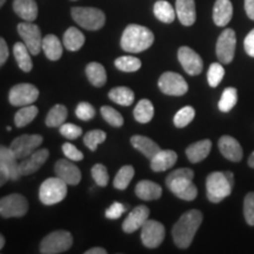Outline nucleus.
Masks as SVG:
<instances>
[{"label": "nucleus", "instance_id": "obj_1", "mask_svg": "<svg viewBox=\"0 0 254 254\" xmlns=\"http://www.w3.org/2000/svg\"><path fill=\"white\" fill-rule=\"evenodd\" d=\"M202 213L199 209H190L179 218L172 228V237L174 244L179 249L185 250L190 246L194 239L196 231L202 222Z\"/></svg>", "mask_w": 254, "mask_h": 254}, {"label": "nucleus", "instance_id": "obj_2", "mask_svg": "<svg viewBox=\"0 0 254 254\" xmlns=\"http://www.w3.org/2000/svg\"><path fill=\"white\" fill-rule=\"evenodd\" d=\"M194 172L190 168H178L166 178L168 190L179 199L192 201L198 195V189L193 184Z\"/></svg>", "mask_w": 254, "mask_h": 254}, {"label": "nucleus", "instance_id": "obj_3", "mask_svg": "<svg viewBox=\"0 0 254 254\" xmlns=\"http://www.w3.org/2000/svg\"><path fill=\"white\" fill-rule=\"evenodd\" d=\"M154 43V34L150 28L141 25L131 24L124 31L120 46L124 51L129 53H140L150 49Z\"/></svg>", "mask_w": 254, "mask_h": 254}, {"label": "nucleus", "instance_id": "obj_4", "mask_svg": "<svg viewBox=\"0 0 254 254\" xmlns=\"http://www.w3.org/2000/svg\"><path fill=\"white\" fill-rule=\"evenodd\" d=\"M234 185L232 172H212L206 178V195L213 204L221 202L231 195Z\"/></svg>", "mask_w": 254, "mask_h": 254}, {"label": "nucleus", "instance_id": "obj_5", "mask_svg": "<svg viewBox=\"0 0 254 254\" xmlns=\"http://www.w3.org/2000/svg\"><path fill=\"white\" fill-rule=\"evenodd\" d=\"M67 195V184L58 177L49 178L40 185L39 199L44 205L51 206L62 202Z\"/></svg>", "mask_w": 254, "mask_h": 254}, {"label": "nucleus", "instance_id": "obj_6", "mask_svg": "<svg viewBox=\"0 0 254 254\" xmlns=\"http://www.w3.org/2000/svg\"><path fill=\"white\" fill-rule=\"evenodd\" d=\"M71 14L75 23L88 31L100 30L106 21L104 12L94 7H73Z\"/></svg>", "mask_w": 254, "mask_h": 254}, {"label": "nucleus", "instance_id": "obj_7", "mask_svg": "<svg viewBox=\"0 0 254 254\" xmlns=\"http://www.w3.org/2000/svg\"><path fill=\"white\" fill-rule=\"evenodd\" d=\"M73 245V237L67 231L59 230L47 234L40 243V253L59 254L68 251Z\"/></svg>", "mask_w": 254, "mask_h": 254}, {"label": "nucleus", "instance_id": "obj_8", "mask_svg": "<svg viewBox=\"0 0 254 254\" xmlns=\"http://www.w3.org/2000/svg\"><path fill=\"white\" fill-rule=\"evenodd\" d=\"M17 155L6 146L0 147V186H4L8 180L17 182L21 177Z\"/></svg>", "mask_w": 254, "mask_h": 254}, {"label": "nucleus", "instance_id": "obj_9", "mask_svg": "<svg viewBox=\"0 0 254 254\" xmlns=\"http://www.w3.org/2000/svg\"><path fill=\"white\" fill-rule=\"evenodd\" d=\"M27 211V199L18 193L6 195L0 200V215L5 219L24 217Z\"/></svg>", "mask_w": 254, "mask_h": 254}, {"label": "nucleus", "instance_id": "obj_10", "mask_svg": "<svg viewBox=\"0 0 254 254\" xmlns=\"http://www.w3.org/2000/svg\"><path fill=\"white\" fill-rule=\"evenodd\" d=\"M159 90L164 94L173 95V97H182L189 91V85L179 73L165 72L158 80Z\"/></svg>", "mask_w": 254, "mask_h": 254}, {"label": "nucleus", "instance_id": "obj_11", "mask_svg": "<svg viewBox=\"0 0 254 254\" xmlns=\"http://www.w3.org/2000/svg\"><path fill=\"white\" fill-rule=\"evenodd\" d=\"M17 30L24 44L30 50L31 55H39L40 51L43 50V38H41L40 28L33 24V21H25V23L18 24Z\"/></svg>", "mask_w": 254, "mask_h": 254}, {"label": "nucleus", "instance_id": "obj_12", "mask_svg": "<svg viewBox=\"0 0 254 254\" xmlns=\"http://www.w3.org/2000/svg\"><path fill=\"white\" fill-rule=\"evenodd\" d=\"M237 46L236 32L232 28H226L221 32L215 45V53L219 62L222 64H230L234 58Z\"/></svg>", "mask_w": 254, "mask_h": 254}, {"label": "nucleus", "instance_id": "obj_13", "mask_svg": "<svg viewBox=\"0 0 254 254\" xmlns=\"http://www.w3.org/2000/svg\"><path fill=\"white\" fill-rule=\"evenodd\" d=\"M39 97V90L32 84H17L9 90L8 100L11 105L17 107L32 105Z\"/></svg>", "mask_w": 254, "mask_h": 254}, {"label": "nucleus", "instance_id": "obj_14", "mask_svg": "<svg viewBox=\"0 0 254 254\" xmlns=\"http://www.w3.org/2000/svg\"><path fill=\"white\" fill-rule=\"evenodd\" d=\"M44 142L43 135L40 134H24L15 138L11 142V148L13 153L17 155L18 159L23 160L31 155L34 151L38 150V147Z\"/></svg>", "mask_w": 254, "mask_h": 254}, {"label": "nucleus", "instance_id": "obj_15", "mask_svg": "<svg viewBox=\"0 0 254 254\" xmlns=\"http://www.w3.org/2000/svg\"><path fill=\"white\" fill-rule=\"evenodd\" d=\"M165 239V227L157 220H147L141 227V241L147 249H157Z\"/></svg>", "mask_w": 254, "mask_h": 254}, {"label": "nucleus", "instance_id": "obj_16", "mask_svg": "<svg viewBox=\"0 0 254 254\" xmlns=\"http://www.w3.org/2000/svg\"><path fill=\"white\" fill-rule=\"evenodd\" d=\"M178 60L182 64L187 74L198 75L202 72L204 63H202L201 57L190 47L183 46L178 50Z\"/></svg>", "mask_w": 254, "mask_h": 254}, {"label": "nucleus", "instance_id": "obj_17", "mask_svg": "<svg viewBox=\"0 0 254 254\" xmlns=\"http://www.w3.org/2000/svg\"><path fill=\"white\" fill-rule=\"evenodd\" d=\"M72 161V160H71ZM71 161L66 159H60L55 165V173L56 176L63 179L67 185L75 186L80 183L81 180V172L80 170L72 164Z\"/></svg>", "mask_w": 254, "mask_h": 254}, {"label": "nucleus", "instance_id": "obj_18", "mask_svg": "<svg viewBox=\"0 0 254 254\" xmlns=\"http://www.w3.org/2000/svg\"><path fill=\"white\" fill-rule=\"evenodd\" d=\"M148 215H150V208L147 206H136L123 222V231L125 233H133V232L141 230L145 222L148 220Z\"/></svg>", "mask_w": 254, "mask_h": 254}, {"label": "nucleus", "instance_id": "obj_19", "mask_svg": "<svg viewBox=\"0 0 254 254\" xmlns=\"http://www.w3.org/2000/svg\"><path fill=\"white\" fill-rule=\"evenodd\" d=\"M50 157V152L46 148H40V150L34 151L31 155L21 160L19 164V170H20L21 176H30L37 172L39 168L46 163Z\"/></svg>", "mask_w": 254, "mask_h": 254}, {"label": "nucleus", "instance_id": "obj_20", "mask_svg": "<svg viewBox=\"0 0 254 254\" xmlns=\"http://www.w3.org/2000/svg\"><path fill=\"white\" fill-rule=\"evenodd\" d=\"M219 151L227 160L233 163H239L243 159L244 152L240 142L231 135H222L218 141Z\"/></svg>", "mask_w": 254, "mask_h": 254}, {"label": "nucleus", "instance_id": "obj_21", "mask_svg": "<svg viewBox=\"0 0 254 254\" xmlns=\"http://www.w3.org/2000/svg\"><path fill=\"white\" fill-rule=\"evenodd\" d=\"M177 17L184 26H192L195 23V2L194 0H177L176 1Z\"/></svg>", "mask_w": 254, "mask_h": 254}, {"label": "nucleus", "instance_id": "obj_22", "mask_svg": "<svg viewBox=\"0 0 254 254\" xmlns=\"http://www.w3.org/2000/svg\"><path fill=\"white\" fill-rule=\"evenodd\" d=\"M178 154L171 150H160L151 159V168L154 172H165L177 163Z\"/></svg>", "mask_w": 254, "mask_h": 254}, {"label": "nucleus", "instance_id": "obj_23", "mask_svg": "<svg viewBox=\"0 0 254 254\" xmlns=\"http://www.w3.org/2000/svg\"><path fill=\"white\" fill-rule=\"evenodd\" d=\"M233 17V5L230 0H217L213 7V21L217 26L224 27Z\"/></svg>", "mask_w": 254, "mask_h": 254}, {"label": "nucleus", "instance_id": "obj_24", "mask_svg": "<svg viewBox=\"0 0 254 254\" xmlns=\"http://www.w3.org/2000/svg\"><path fill=\"white\" fill-rule=\"evenodd\" d=\"M135 194L139 199L145 200V201H151V200H157L163 194V189L151 180H141L136 184Z\"/></svg>", "mask_w": 254, "mask_h": 254}, {"label": "nucleus", "instance_id": "obj_25", "mask_svg": "<svg viewBox=\"0 0 254 254\" xmlns=\"http://www.w3.org/2000/svg\"><path fill=\"white\" fill-rule=\"evenodd\" d=\"M211 148L212 142L209 139H204V140L196 141L186 148V157L190 163H200V161L205 160V159L207 158L209 152H211Z\"/></svg>", "mask_w": 254, "mask_h": 254}, {"label": "nucleus", "instance_id": "obj_26", "mask_svg": "<svg viewBox=\"0 0 254 254\" xmlns=\"http://www.w3.org/2000/svg\"><path fill=\"white\" fill-rule=\"evenodd\" d=\"M13 11L24 21H34L38 17V5L34 0H14Z\"/></svg>", "mask_w": 254, "mask_h": 254}, {"label": "nucleus", "instance_id": "obj_27", "mask_svg": "<svg viewBox=\"0 0 254 254\" xmlns=\"http://www.w3.org/2000/svg\"><path fill=\"white\" fill-rule=\"evenodd\" d=\"M131 144L135 150L141 152L150 160L160 151V146L145 135H133L131 138Z\"/></svg>", "mask_w": 254, "mask_h": 254}, {"label": "nucleus", "instance_id": "obj_28", "mask_svg": "<svg viewBox=\"0 0 254 254\" xmlns=\"http://www.w3.org/2000/svg\"><path fill=\"white\" fill-rule=\"evenodd\" d=\"M43 51L51 62H57L63 56V45L55 34H47L43 39Z\"/></svg>", "mask_w": 254, "mask_h": 254}, {"label": "nucleus", "instance_id": "obj_29", "mask_svg": "<svg viewBox=\"0 0 254 254\" xmlns=\"http://www.w3.org/2000/svg\"><path fill=\"white\" fill-rule=\"evenodd\" d=\"M63 43L66 50L71 51V52H75V51L80 50L84 46L85 36L77 27H69L64 33Z\"/></svg>", "mask_w": 254, "mask_h": 254}, {"label": "nucleus", "instance_id": "obj_30", "mask_svg": "<svg viewBox=\"0 0 254 254\" xmlns=\"http://www.w3.org/2000/svg\"><path fill=\"white\" fill-rule=\"evenodd\" d=\"M13 55L17 60L19 68L24 72H30L33 67V63L31 59V52L24 43H15L13 46Z\"/></svg>", "mask_w": 254, "mask_h": 254}, {"label": "nucleus", "instance_id": "obj_31", "mask_svg": "<svg viewBox=\"0 0 254 254\" xmlns=\"http://www.w3.org/2000/svg\"><path fill=\"white\" fill-rule=\"evenodd\" d=\"M86 75L88 80L95 87H103L107 81L106 69L99 63H90L86 66Z\"/></svg>", "mask_w": 254, "mask_h": 254}, {"label": "nucleus", "instance_id": "obj_32", "mask_svg": "<svg viewBox=\"0 0 254 254\" xmlns=\"http://www.w3.org/2000/svg\"><path fill=\"white\" fill-rule=\"evenodd\" d=\"M153 12L155 18L165 24L173 23L177 15V12H174L173 6L166 1V0H159V1L155 2Z\"/></svg>", "mask_w": 254, "mask_h": 254}, {"label": "nucleus", "instance_id": "obj_33", "mask_svg": "<svg viewBox=\"0 0 254 254\" xmlns=\"http://www.w3.org/2000/svg\"><path fill=\"white\" fill-rule=\"evenodd\" d=\"M109 98L113 103L122 106H131L134 101V92L125 86L114 87L109 92Z\"/></svg>", "mask_w": 254, "mask_h": 254}, {"label": "nucleus", "instance_id": "obj_34", "mask_svg": "<svg viewBox=\"0 0 254 254\" xmlns=\"http://www.w3.org/2000/svg\"><path fill=\"white\" fill-rule=\"evenodd\" d=\"M134 119L140 124L150 123L154 116L153 104L148 99H141L134 109Z\"/></svg>", "mask_w": 254, "mask_h": 254}, {"label": "nucleus", "instance_id": "obj_35", "mask_svg": "<svg viewBox=\"0 0 254 254\" xmlns=\"http://www.w3.org/2000/svg\"><path fill=\"white\" fill-rule=\"evenodd\" d=\"M67 118V109L64 105H55L47 113L45 124L47 127H60Z\"/></svg>", "mask_w": 254, "mask_h": 254}, {"label": "nucleus", "instance_id": "obj_36", "mask_svg": "<svg viewBox=\"0 0 254 254\" xmlns=\"http://www.w3.org/2000/svg\"><path fill=\"white\" fill-rule=\"evenodd\" d=\"M38 110L37 106H34L33 104L27 105V106H23L20 110L15 113L14 116V124L17 127H25L27 126L28 124H31L36 119L38 116Z\"/></svg>", "mask_w": 254, "mask_h": 254}, {"label": "nucleus", "instance_id": "obj_37", "mask_svg": "<svg viewBox=\"0 0 254 254\" xmlns=\"http://www.w3.org/2000/svg\"><path fill=\"white\" fill-rule=\"evenodd\" d=\"M133 177H134V168L131 165H125L116 174V178L113 180V186L119 190H126L129 183L132 182Z\"/></svg>", "mask_w": 254, "mask_h": 254}, {"label": "nucleus", "instance_id": "obj_38", "mask_svg": "<svg viewBox=\"0 0 254 254\" xmlns=\"http://www.w3.org/2000/svg\"><path fill=\"white\" fill-rule=\"evenodd\" d=\"M238 103V91L234 87H227L222 92L218 107L221 112L227 113L236 106Z\"/></svg>", "mask_w": 254, "mask_h": 254}, {"label": "nucleus", "instance_id": "obj_39", "mask_svg": "<svg viewBox=\"0 0 254 254\" xmlns=\"http://www.w3.org/2000/svg\"><path fill=\"white\" fill-rule=\"evenodd\" d=\"M114 65L123 72H136L141 67V60L132 56H123L116 59Z\"/></svg>", "mask_w": 254, "mask_h": 254}, {"label": "nucleus", "instance_id": "obj_40", "mask_svg": "<svg viewBox=\"0 0 254 254\" xmlns=\"http://www.w3.org/2000/svg\"><path fill=\"white\" fill-rule=\"evenodd\" d=\"M195 117V111L192 106H185L180 109L176 113L173 118V123L178 128H184L193 122Z\"/></svg>", "mask_w": 254, "mask_h": 254}, {"label": "nucleus", "instance_id": "obj_41", "mask_svg": "<svg viewBox=\"0 0 254 254\" xmlns=\"http://www.w3.org/2000/svg\"><path fill=\"white\" fill-rule=\"evenodd\" d=\"M106 140V133L101 129H92L84 136V144L92 152L97 151L98 146Z\"/></svg>", "mask_w": 254, "mask_h": 254}, {"label": "nucleus", "instance_id": "obj_42", "mask_svg": "<svg viewBox=\"0 0 254 254\" xmlns=\"http://www.w3.org/2000/svg\"><path fill=\"white\" fill-rule=\"evenodd\" d=\"M225 75V68L220 63H213L207 72V81L211 87H218Z\"/></svg>", "mask_w": 254, "mask_h": 254}, {"label": "nucleus", "instance_id": "obj_43", "mask_svg": "<svg viewBox=\"0 0 254 254\" xmlns=\"http://www.w3.org/2000/svg\"><path fill=\"white\" fill-rule=\"evenodd\" d=\"M100 113L105 119V122H107L111 126L113 127H122L124 125V118L118 111L114 110L111 106H103L100 109Z\"/></svg>", "mask_w": 254, "mask_h": 254}, {"label": "nucleus", "instance_id": "obj_44", "mask_svg": "<svg viewBox=\"0 0 254 254\" xmlns=\"http://www.w3.org/2000/svg\"><path fill=\"white\" fill-rule=\"evenodd\" d=\"M91 174L93 180L98 186L105 187L109 184V172H107V168L104 166L103 164H95L91 170Z\"/></svg>", "mask_w": 254, "mask_h": 254}, {"label": "nucleus", "instance_id": "obj_45", "mask_svg": "<svg viewBox=\"0 0 254 254\" xmlns=\"http://www.w3.org/2000/svg\"><path fill=\"white\" fill-rule=\"evenodd\" d=\"M244 217L250 226H254V192L247 193L244 199Z\"/></svg>", "mask_w": 254, "mask_h": 254}, {"label": "nucleus", "instance_id": "obj_46", "mask_svg": "<svg viewBox=\"0 0 254 254\" xmlns=\"http://www.w3.org/2000/svg\"><path fill=\"white\" fill-rule=\"evenodd\" d=\"M75 114H77L78 119L88 122V120H92L95 117V109L90 103L82 101L75 109Z\"/></svg>", "mask_w": 254, "mask_h": 254}, {"label": "nucleus", "instance_id": "obj_47", "mask_svg": "<svg viewBox=\"0 0 254 254\" xmlns=\"http://www.w3.org/2000/svg\"><path fill=\"white\" fill-rule=\"evenodd\" d=\"M60 134L63 136H65L66 139H69V140H74V139L79 138L82 134V129L80 127L74 125V124H63L62 126H60Z\"/></svg>", "mask_w": 254, "mask_h": 254}, {"label": "nucleus", "instance_id": "obj_48", "mask_svg": "<svg viewBox=\"0 0 254 254\" xmlns=\"http://www.w3.org/2000/svg\"><path fill=\"white\" fill-rule=\"evenodd\" d=\"M63 152L65 157L72 161H81L84 159V154L80 150H78L71 142H65L63 145Z\"/></svg>", "mask_w": 254, "mask_h": 254}, {"label": "nucleus", "instance_id": "obj_49", "mask_svg": "<svg viewBox=\"0 0 254 254\" xmlns=\"http://www.w3.org/2000/svg\"><path fill=\"white\" fill-rule=\"evenodd\" d=\"M126 209H127V206L123 205L122 202L116 201L106 209L105 215H106V218L110 219V220H116V219H119L120 217H122Z\"/></svg>", "mask_w": 254, "mask_h": 254}, {"label": "nucleus", "instance_id": "obj_50", "mask_svg": "<svg viewBox=\"0 0 254 254\" xmlns=\"http://www.w3.org/2000/svg\"><path fill=\"white\" fill-rule=\"evenodd\" d=\"M244 47H245L247 55L254 58V28L247 34L244 40Z\"/></svg>", "mask_w": 254, "mask_h": 254}, {"label": "nucleus", "instance_id": "obj_51", "mask_svg": "<svg viewBox=\"0 0 254 254\" xmlns=\"http://www.w3.org/2000/svg\"><path fill=\"white\" fill-rule=\"evenodd\" d=\"M8 59V47L4 38L0 39V65H4Z\"/></svg>", "mask_w": 254, "mask_h": 254}, {"label": "nucleus", "instance_id": "obj_52", "mask_svg": "<svg viewBox=\"0 0 254 254\" xmlns=\"http://www.w3.org/2000/svg\"><path fill=\"white\" fill-rule=\"evenodd\" d=\"M245 11L249 18L254 20V0H245Z\"/></svg>", "mask_w": 254, "mask_h": 254}, {"label": "nucleus", "instance_id": "obj_53", "mask_svg": "<svg viewBox=\"0 0 254 254\" xmlns=\"http://www.w3.org/2000/svg\"><path fill=\"white\" fill-rule=\"evenodd\" d=\"M107 251L103 247H93V249L87 250L85 254H106Z\"/></svg>", "mask_w": 254, "mask_h": 254}, {"label": "nucleus", "instance_id": "obj_54", "mask_svg": "<svg viewBox=\"0 0 254 254\" xmlns=\"http://www.w3.org/2000/svg\"><path fill=\"white\" fill-rule=\"evenodd\" d=\"M247 164H249L250 167L254 168V151L251 153V155L249 157V160H247Z\"/></svg>", "mask_w": 254, "mask_h": 254}, {"label": "nucleus", "instance_id": "obj_55", "mask_svg": "<svg viewBox=\"0 0 254 254\" xmlns=\"http://www.w3.org/2000/svg\"><path fill=\"white\" fill-rule=\"evenodd\" d=\"M4 245H5V238L1 234V236H0V250L4 249Z\"/></svg>", "mask_w": 254, "mask_h": 254}, {"label": "nucleus", "instance_id": "obj_56", "mask_svg": "<svg viewBox=\"0 0 254 254\" xmlns=\"http://www.w3.org/2000/svg\"><path fill=\"white\" fill-rule=\"evenodd\" d=\"M5 1H6V0H0V6L4 5V4H5Z\"/></svg>", "mask_w": 254, "mask_h": 254}, {"label": "nucleus", "instance_id": "obj_57", "mask_svg": "<svg viewBox=\"0 0 254 254\" xmlns=\"http://www.w3.org/2000/svg\"><path fill=\"white\" fill-rule=\"evenodd\" d=\"M73 1H75V0H73Z\"/></svg>", "mask_w": 254, "mask_h": 254}]
</instances>
